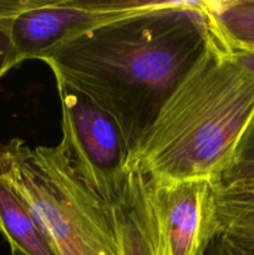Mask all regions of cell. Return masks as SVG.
<instances>
[{
	"mask_svg": "<svg viewBox=\"0 0 254 255\" xmlns=\"http://www.w3.org/2000/svg\"><path fill=\"white\" fill-rule=\"evenodd\" d=\"M217 41L202 1L164 0L69 37L39 60L114 119L133 171L163 105Z\"/></svg>",
	"mask_w": 254,
	"mask_h": 255,
	"instance_id": "obj_1",
	"label": "cell"
},
{
	"mask_svg": "<svg viewBox=\"0 0 254 255\" xmlns=\"http://www.w3.org/2000/svg\"><path fill=\"white\" fill-rule=\"evenodd\" d=\"M254 115V75L217 41L159 111L133 171L152 181L217 183Z\"/></svg>",
	"mask_w": 254,
	"mask_h": 255,
	"instance_id": "obj_2",
	"label": "cell"
},
{
	"mask_svg": "<svg viewBox=\"0 0 254 255\" xmlns=\"http://www.w3.org/2000/svg\"><path fill=\"white\" fill-rule=\"evenodd\" d=\"M0 181L34 218L56 255H122L120 211L86 186L59 144L0 143Z\"/></svg>",
	"mask_w": 254,
	"mask_h": 255,
	"instance_id": "obj_3",
	"label": "cell"
},
{
	"mask_svg": "<svg viewBox=\"0 0 254 255\" xmlns=\"http://www.w3.org/2000/svg\"><path fill=\"white\" fill-rule=\"evenodd\" d=\"M61 101L59 146L80 178L116 209L128 206L131 156L109 114L66 82L56 79Z\"/></svg>",
	"mask_w": 254,
	"mask_h": 255,
	"instance_id": "obj_4",
	"label": "cell"
},
{
	"mask_svg": "<svg viewBox=\"0 0 254 255\" xmlns=\"http://www.w3.org/2000/svg\"><path fill=\"white\" fill-rule=\"evenodd\" d=\"M216 183L207 179L152 181L132 171L128 206L153 255H201L216 224Z\"/></svg>",
	"mask_w": 254,
	"mask_h": 255,
	"instance_id": "obj_5",
	"label": "cell"
},
{
	"mask_svg": "<svg viewBox=\"0 0 254 255\" xmlns=\"http://www.w3.org/2000/svg\"><path fill=\"white\" fill-rule=\"evenodd\" d=\"M161 0H26L10 21L16 66L39 60L64 40L157 6Z\"/></svg>",
	"mask_w": 254,
	"mask_h": 255,
	"instance_id": "obj_6",
	"label": "cell"
},
{
	"mask_svg": "<svg viewBox=\"0 0 254 255\" xmlns=\"http://www.w3.org/2000/svg\"><path fill=\"white\" fill-rule=\"evenodd\" d=\"M206 15L228 51H254V0L202 1Z\"/></svg>",
	"mask_w": 254,
	"mask_h": 255,
	"instance_id": "obj_7",
	"label": "cell"
},
{
	"mask_svg": "<svg viewBox=\"0 0 254 255\" xmlns=\"http://www.w3.org/2000/svg\"><path fill=\"white\" fill-rule=\"evenodd\" d=\"M0 232L10 244L25 255H56L36 222L0 181Z\"/></svg>",
	"mask_w": 254,
	"mask_h": 255,
	"instance_id": "obj_8",
	"label": "cell"
},
{
	"mask_svg": "<svg viewBox=\"0 0 254 255\" xmlns=\"http://www.w3.org/2000/svg\"><path fill=\"white\" fill-rule=\"evenodd\" d=\"M214 204L217 229L254 239V179L214 186Z\"/></svg>",
	"mask_w": 254,
	"mask_h": 255,
	"instance_id": "obj_9",
	"label": "cell"
},
{
	"mask_svg": "<svg viewBox=\"0 0 254 255\" xmlns=\"http://www.w3.org/2000/svg\"><path fill=\"white\" fill-rule=\"evenodd\" d=\"M254 179V115L244 129L228 167L216 186Z\"/></svg>",
	"mask_w": 254,
	"mask_h": 255,
	"instance_id": "obj_10",
	"label": "cell"
},
{
	"mask_svg": "<svg viewBox=\"0 0 254 255\" xmlns=\"http://www.w3.org/2000/svg\"><path fill=\"white\" fill-rule=\"evenodd\" d=\"M120 227H121L122 255H153L146 236L142 231L138 217L129 206L121 209Z\"/></svg>",
	"mask_w": 254,
	"mask_h": 255,
	"instance_id": "obj_11",
	"label": "cell"
},
{
	"mask_svg": "<svg viewBox=\"0 0 254 255\" xmlns=\"http://www.w3.org/2000/svg\"><path fill=\"white\" fill-rule=\"evenodd\" d=\"M201 255H254V239L217 229Z\"/></svg>",
	"mask_w": 254,
	"mask_h": 255,
	"instance_id": "obj_12",
	"label": "cell"
},
{
	"mask_svg": "<svg viewBox=\"0 0 254 255\" xmlns=\"http://www.w3.org/2000/svg\"><path fill=\"white\" fill-rule=\"evenodd\" d=\"M10 21H0V79L6 72L16 67L9 35Z\"/></svg>",
	"mask_w": 254,
	"mask_h": 255,
	"instance_id": "obj_13",
	"label": "cell"
},
{
	"mask_svg": "<svg viewBox=\"0 0 254 255\" xmlns=\"http://www.w3.org/2000/svg\"><path fill=\"white\" fill-rule=\"evenodd\" d=\"M229 55L237 65L254 75V51L237 50V51H229Z\"/></svg>",
	"mask_w": 254,
	"mask_h": 255,
	"instance_id": "obj_14",
	"label": "cell"
},
{
	"mask_svg": "<svg viewBox=\"0 0 254 255\" xmlns=\"http://www.w3.org/2000/svg\"><path fill=\"white\" fill-rule=\"evenodd\" d=\"M11 255H25V254H22L21 252L16 251V249H11Z\"/></svg>",
	"mask_w": 254,
	"mask_h": 255,
	"instance_id": "obj_15",
	"label": "cell"
}]
</instances>
